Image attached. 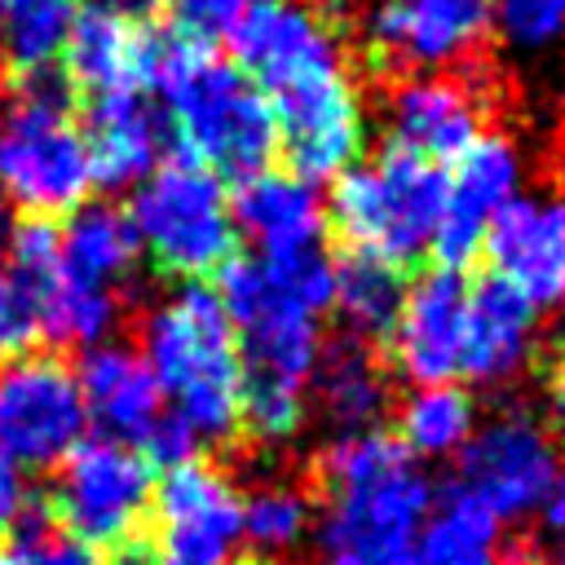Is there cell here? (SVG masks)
I'll list each match as a JSON object with an SVG mask.
<instances>
[{
	"mask_svg": "<svg viewBox=\"0 0 565 565\" xmlns=\"http://www.w3.org/2000/svg\"><path fill=\"white\" fill-rule=\"evenodd\" d=\"M146 88L168 106L172 132L190 163L216 177H256L278 154V124L265 93L207 44L177 31L150 35Z\"/></svg>",
	"mask_w": 565,
	"mask_h": 565,
	"instance_id": "cell-2",
	"label": "cell"
},
{
	"mask_svg": "<svg viewBox=\"0 0 565 565\" xmlns=\"http://www.w3.org/2000/svg\"><path fill=\"white\" fill-rule=\"evenodd\" d=\"M0 31H4V0H0Z\"/></svg>",
	"mask_w": 565,
	"mask_h": 565,
	"instance_id": "cell-44",
	"label": "cell"
},
{
	"mask_svg": "<svg viewBox=\"0 0 565 565\" xmlns=\"http://www.w3.org/2000/svg\"><path fill=\"white\" fill-rule=\"evenodd\" d=\"M516 565H534V561H516Z\"/></svg>",
	"mask_w": 565,
	"mask_h": 565,
	"instance_id": "cell-46",
	"label": "cell"
},
{
	"mask_svg": "<svg viewBox=\"0 0 565 565\" xmlns=\"http://www.w3.org/2000/svg\"><path fill=\"white\" fill-rule=\"evenodd\" d=\"M102 565H154V543H141V539L132 534V539L115 543V556L102 561Z\"/></svg>",
	"mask_w": 565,
	"mask_h": 565,
	"instance_id": "cell-38",
	"label": "cell"
},
{
	"mask_svg": "<svg viewBox=\"0 0 565 565\" xmlns=\"http://www.w3.org/2000/svg\"><path fill=\"white\" fill-rule=\"evenodd\" d=\"M119 291H97V287H71L57 278L53 287V305H49V335L44 340H62V344H106L115 322H119Z\"/></svg>",
	"mask_w": 565,
	"mask_h": 565,
	"instance_id": "cell-33",
	"label": "cell"
},
{
	"mask_svg": "<svg viewBox=\"0 0 565 565\" xmlns=\"http://www.w3.org/2000/svg\"><path fill=\"white\" fill-rule=\"evenodd\" d=\"M97 9H106L124 22H146L154 9H163V0H97Z\"/></svg>",
	"mask_w": 565,
	"mask_h": 565,
	"instance_id": "cell-39",
	"label": "cell"
},
{
	"mask_svg": "<svg viewBox=\"0 0 565 565\" xmlns=\"http://www.w3.org/2000/svg\"><path fill=\"white\" fill-rule=\"evenodd\" d=\"M26 521V486L13 463L0 459V534Z\"/></svg>",
	"mask_w": 565,
	"mask_h": 565,
	"instance_id": "cell-37",
	"label": "cell"
},
{
	"mask_svg": "<svg viewBox=\"0 0 565 565\" xmlns=\"http://www.w3.org/2000/svg\"><path fill=\"white\" fill-rule=\"evenodd\" d=\"M415 565H503L499 561V516L472 499L463 486L433 494L419 530Z\"/></svg>",
	"mask_w": 565,
	"mask_h": 565,
	"instance_id": "cell-28",
	"label": "cell"
},
{
	"mask_svg": "<svg viewBox=\"0 0 565 565\" xmlns=\"http://www.w3.org/2000/svg\"><path fill=\"white\" fill-rule=\"evenodd\" d=\"M154 565H230L243 543V494L207 459H181L154 481Z\"/></svg>",
	"mask_w": 565,
	"mask_h": 565,
	"instance_id": "cell-13",
	"label": "cell"
},
{
	"mask_svg": "<svg viewBox=\"0 0 565 565\" xmlns=\"http://www.w3.org/2000/svg\"><path fill=\"white\" fill-rule=\"evenodd\" d=\"M455 459L459 486L481 499L499 516V525L543 512L547 490L565 468L552 433L530 415H499L490 424H477Z\"/></svg>",
	"mask_w": 565,
	"mask_h": 565,
	"instance_id": "cell-12",
	"label": "cell"
},
{
	"mask_svg": "<svg viewBox=\"0 0 565 565\" xmlns=\"http://www.w3.org/2000/svg\"><path fill=\"white\" fill-rule=\"evenodd\" d=\"M230 565H269V561H260V556H247V561H230Z\"/></svg>",
	"mask_w": 565,
	"mask_h": 565,
	"instance_id": "cell-43",
	"label": "cell"
},
{
	"mask_svg": "<svg viewBox=\"0 0 565 565\" xmlns=\"http://www.w3.org/2000/svg\"><path fill=\"white\" fill-rule=\"evenodd\" d=\"M75 18H79L75 0H4L0 49L9 53V66L18 75L49 71L62 57Z\"/></svg>",
	"mask_w": 565,
	"mask_h": 565,
	"instance_id": "cell-30",
	"label": "cell"
},
{
	"mask_svg": "<svg viewBox=\"0 0 565 565\" xmlns=\"http://www.w3.org/2000/svg\"><path fill=\"white\" fill-rule=\"evenodd\" d=\"M556 172H561V185H565V141H561V154H556Z\"/></svg>",
	"mask_w": 565,
	"mask_h": 565,
	"instance_id": "cell-42",
	"label": "cell"
},
{
	"mask_svg": "<svg viewBox=\"0 0 565 565\" xmlns=\"http://www.w3.org/2000/svg\"><path fill=\"white\" fill-rule=\"evenodd\" d=\"M556 230H561V300H565V199L556 203Z\"/></svg>",
	"mask_w": 565,
	"mask_h": 565,
	"instance_id": "cell-41",
	"label": "cell"
},
{
	"mask_svg": "<svg viewBox=\"0 0 565 565\" xmlns=\"http://www.w3.org/2000/svg\"><path fill=\"white\" fill-rule=\"evenodd\" d=\"M141 362L163 406L199 437L230 441L238 433L243 358L234 327L207 282H185L141 318Z\"/></svg>",
	"mask_w": 565,
	"mask_h": 565,
	"instance_id": "cell-4",
	"label": "cell"
},
{
	"mask_svg": "<svg viewBox=\"0 0 565 565\" xmlns=\"http://www.w3.org/2000/svg\"><path fill=\"white\" fill-rule=\"evenodd\" d=\"M362 40L402 75H455L490 44V0H366Z\"/></svg>",
	"mask_w": 565,
	"mask_h": 565,
	"instance_id": "cell-11",
	"label": "cell"
},
{
	"mask_svg": "<svg viewBox=\"0 0 565 565\" xmlns=\"http://www.w3.org/2000/svg\"><path fill=\"white\" fill-rule=\"evenodd\" d=\"M309 388L318 393L322 415L340 433L380 428V415L388 406V375H384L380 358L371 353V344H362L353 335L322 344L318 366L309 375Z\"/></svg>",
	"mask_w": 565,
	"mask_h": 565,
	"instance_id": "cell-26",
	"label": "cell"
},
{
	"mask_svg": "<svg viewBox=\"0 0 565 565\" xmlns=\"http://www.w3.org/2000/svg\"><path fill=\"white\" fill-rule=\"evenodd\" d=\"M0 190L40 221L75 212L93 190L88 146L71 119V79L53 66L18 75L0 115Z\"/></svg>",
	"mask_w": 565,
	"mask_h": 565,
	"instance_id": "cell-6",
	"label": "cell"
},
{
	"mask_svg": "<svg viewBox=\"0 0 565 565\" xmlns=\"http://www.w3.org/2000/svg\"><path fill=\"white\" fill-rule=\"evenodd\" d=\"M212 291L234 327L243 380H274L309 393V375L327 344L318 318L331 309V260L322 252L300 260L230 256Z\"/></svg>",
	"mask_w": 565,
	"mask_h": 565,
	"instance_id": "cell-3",
	"label": "cell"
},
{
	"mask_svg": "<svg viewBox=\"0 0 565 565\" xmlns=\"http://www.w3.org/2000/svg\"><path fill=\"white\" fill-rule=\"evenodd\" d=\"M477 433V402L463 384L411 388L397 406L393 437L411 459H455Z\"/></svg>",
	"mask_w": 565,
	"mask_h": 565,
	"instance_id": "cell-29",
	"label": "cell"
},
{
	"mask_svg": "<svg viewBox=\"0 0 565 565\" xmlns=\"http://www.w3.org/2000/svg\"><path fill=\"white\" fill-rule=\"evenodd\" d=\"M128 225L137 234L141 256L181 282H203L221 274L234 256V216L225 181L190 159L159 163L128 203Z\"/></svg>",
	"mask_w": 565,
	"mask_h": 565,
	"instance_id": "cell-7",
	"label": "cell"
},
{
	"mask_svg": "<svg viewBox=\"0 0 565 565\" xmlns=\"http://www.w3.org/2000/svg\"><path fill=\"white\" fill-rule=\"evenodd\" d=\"M4 565H102V556L84 539H75L62 525H49L44 516H35V525H22V534L13 543V556Z\"/></svg>",
	"mask_w": 565,
	"mask_h": 565,
	"instance_id": "cell-35",
	"label": "cell"
},
{
	"mask_svg": "<svg viewBox=\"0 0 565 565\" xmlns=\"http://www.w3.org/2000/svg\"><path fill=\"white\" fill-rule=\"evenodd\" d=\"M75 380H79V397H84L88 419L110 441L141 446L168 411L150 366L141 362V353L132 344H115V340L93 344L84 353Z\"/></svg>",
	"mask_w": 565,
	"mask_h": 565,
	"instance_id": "cell-21",
	"label": "cell"
},
{
	"mask_svg": "<svg viewBox=\"0 0 565 565\" xmlns=\"http://www.w3.org/2000/svg\"><path fill=\"white\" fill-rule=\"evenodd\" d=\"M234 66L269 97L349 71L344 40L313 0H256L230 31Z\"/></svg>",
	"mask_w": 565,
	"mask_h": 565,
	"instance_id": "cell-10",
	"label": "cell"
},
{
	"mask_svg": "<svg viewBox=\"0 0 565 565\" xmlns=\"http://www.w3.org/2000/svg\"><path fill=\"white\" fill-rule=\"evenodd\" d=\"M137 234L128 212L110 203H79L66 225L57 230V278L71 287L124 291L128 274L137 269Z\"/></svg>",
	"mask_w": 565,
	"mask_h": 565,
	"instance_id": "cell-24",
	"label": "cell"
},
{
	"mask_svg": "<svg viewBox=\"0 0 565 565\" xmlns=\"http://www.w3.org/2000/svg\"><path fill=\"white\" fill-rule=\"evenodd\" d=\"M88 428L79 380L62 358L22 353L0 362V459L18 472L57 468Z\"/></svg>",
	"mask_w": 565,
	"mask_h": 565,
	"instance_id": "cell-9",
	"label": "cell"
},
{
	"mask_svg": "<svg viewBox=\"0 0 565 565\" xmlns=\"http://www.w3.org/2000/svg\"><path fill=\"white\" fill-rule=\"evenodd\" d=\"M313 525L309 494L287 486V481H265L243 494V539L265 556L291 552Z\"/></svg>",
	"mask_w": 565,
	"mask_h": 565,
	"instance_id": "cell-31",
	"label": "cell"
},
{
	"mask_svg": "<svg viewBox=\"0 0 565 565\" xmlns=\"http://www.w3.org/2000/svg\"><path fill=\"white\" fill-rule=\"evenodd\" d=\"M57 468L53 512L66 534L84 539L88 547L132 539L154 499V468L137 446L93 437L79 441Z\"/></svg>",
	"mask_w": 565,
	"mask_h": 565,
	"instance_id": "cell-8",
	"label": "cell"
},
{
	"mask_svg": "<svg viewBox=\"0 0 565 565\" xmlns=\"http://www.w3.org/2000/svg\"><path fill=\"white\" fill-rule=\"evenodd\" d=\"M463 327H468V282L450 269H428L424 278L406 282L402 313L388 331L393 366L424 384H455L463 375Z\"/></svg>",
	"mask_w": 565,
	"mask_h": 565,
	"instance_id": "cell-16",
	"label": "cell"
},
{
	"mask_svg": "<svg viewBox=\"0 0 565 565\" xmlns=\"http://www.w3.org/2000/svg\"><path fill=\"white\" fill-rule=\"evenodd\" d=\"M84 146H88L93 185H106V190L141 185L163 163L168 124L146 102V93H106V97H93L88 106Z\"/></svg>",
	"mask_w": 565,
	"mask_h": 565,
	"instance_id": "cell-22",
	"label": "cell"
},
{
	"mask_svg": "<svg viewBox=\"0 0 565 565\" xmlns=\"http://www.w3.org/2000/svg\"><path fill=\"white\" fill-rule=\"evenodd\" d=\"M543 521L552 534H565V468L556 472L552 490H547V503H543Z\"/></svg>",
	"mask_w": 565,
	"mask_h": 565,
	"instance_id": "cell-40",
	"label": "cell"
},
{
	"mask_svg": "<svg viewBox=\"0 0 565 565\" xmlns=\"http://www.w3.org/2000/svg\"><path fill=\"white\" fill-rule=\"evenodd\" d=\"M441 207L446 168L384 141L371 159H358L331 181L327 225H335L349 252L406 269L428 256Z\"/></svg>",
	"mask_w": 565,
	"mask_h": 565,
	"instance_id": "cell-5",
	"label": "cell"
},
{
	"mask_svg": "<svg viewBox=\"0 0 565 565\" xmlns=\"http://www.w3.org/2000/svg\"><path fill=\"white\" fill-rule=\"evenodd\" d=\"M384 128L393 146L441 168L486 132V102L459 75H397L384 93Z\"/></svg>",
	"mask_w": 565,
	"mask_h": 565,
	"instance_id": "cell-17",
	"label": "cell"
},
{
	"mask_svg": "<svg viewBox=\"0 0 565 565\" xmlns=\"http://www.w3.org/2000/svg\"><path fill=\"white\" fill-rule=\"evenodd\" d=\"M525 185V154L508 132L486 128L446 172V207L433 230L428 256L437 269L463 274L481 256V234Z\"/></svg>",
	"mask_w": 565,
	"mask_h": 565,
	"instance_id": "cell-15",
	"label": "cell"
},
{
	"mask_svg": "<svg viewBox=\"0 0 565 565\" xmlns=\"http://www.w3.org/2000/svg\"><path fill=\"white\" fill-rule=\"evenodd\" d=\"M300 428H305V388L274 380H243L238 433H247L256 446H287Z\"/></svg>",
	"mask_w": 565,
	"mask_h": 565,
	"instance_id": "cell-34",
	"label": "cell"
},
{
	"mask_svg": "<svg viewBox=\"0 0 565 565\" xmlns=\"http://www.w3.org/2000/svg\"><path fill=\"white\" fill-rule=\"evenodd\" d=\"M318 477L327 490L313 534L318 565H415L437 490L388 428L340 433L322 450Z\"/></svg>",
	"mask_w": 565,
	"mask_h": 565,
	"instance_id": "cell-1",
	"label": "cell"
},
{
	"mask_svg": "<svg viewBox=\"0 0 565 565\" xmlns=\"http://www.w3.org/2000/svg\"><path fill=\"white\" fill-rule=\"evenodd\" d=\"M402 296H406L402 269L362 252H344L340 260H331V309L340 313L344 335L353 340L362 344L388 340L402 313Z\"/></svg>",
	"mask_w": 565,
	"mask_h": 565,
	"instance_id": "cell-27",
	"label": "cell"
},
{
	"mask_svg": "<svg viewBox=\"0 0 565 565\" xmlns=\"http://www.w3.org/2000/svg\"><path fill=\"white\" fill-rule=\"evenodd\" d=\"M481 256L490 278L516 287L525 300L556 305L561 300V230L556 203L539 194H516L503 212L490 216L481 234Z\"/></svg>",
	"mask_w": 565,
	"mask_h": 565,
	"instance_id": "cell-20",
	"label": "cell"
},
{
	"mask_svg": "<svg viewBox=\"0 0 565 565\" xmlns=\"http://www.w3.org/2000/svg\"><path fill=\"white\" fill-rule=\"evenodd\" d=\"M539 305L499 278L468 287V327H463V375L477 384H508L534 358Z\"/></svg>",
	"mask_w": 565,
	"mask_h": 565,
	"instance_id": "cell-23",
	"label": "cell"
},
{
	"mask_svg": "<svg viewBox=\"0 0 565 565\" xmlns=\"http://www.w3.org/2000/svg\"><path fill=\"white\" fill-rule=\"evenodd\" d=\"M490 40L512 57H552L565 49V0H490Z\"/></svg>",
	"mask_w": 565,
	"mask_h": 565,
	"instance_id": "cell-32",
	"label": "cell"
},
{
	"mask_svg": "<svg viewBox=\"0 0 565 565\" xmlns=\"http://www.w3.org/2000/svg\"><path fill=\"white\" fill-rule=\"evenodd\" d=\"M146 44H150V35H141L132 22H124L106 9H88L71 26V40L62 49V62H66L62 75L71 84H79L88 97L141 93L146 88Z\"/></svg>",
	"mask_w": 565,
	"mask_h": 565,
	"instance_id": "cell-25",
	"label": "cell"
},
{
	"mask_svg": "<svg viewBox=\"0 0 565 565\" xmlns=\"http://www.w3.org/2000/svg\"><path fill=\"white\" fill-rule=\"evenodd\" d=\"M269 110L278 124V150L287 154V172L313 185L335 181L366 150V106L349 71L278 93L269 97Z\"/></svg>",
	"mask_w": 565,
	"mask_h": 565,
	"instance_id": "cell-14",
	"label": "cell"
},
{
	"mask_svg": "<svg viewBox=\"0 0 565 565\" xmlns=\"http://www.w3.org/2000/svg\"><path fill=\"white\" fill-rule=\"evenodd\" d=\"M256 0H163L172 31L194 40V44H207V49L216 40H230V31L243 22V13Z\"/></svg>",
	"mask_w": 565,
	"mask_h": 565,
	"instance_id": "cell-36",
	"label": "cell"
},
{
	"mask_svg": "<svg viewBox=\"0 0 565 565\" xmlns=\"http://www.w3.org/2000/svg\"><path fill=\"white\" fill-rule=\"evenodd\" d=\"M556 565H565V547H561V556H556Z\"/></svg>",
	"mask_w": 565,
	"mask_h": 565,
	"instance_id": "cell-45",
	"label": "cell"
},
{
	"mask_svg": "<svg viewBox=\"0 0 565 565\" xmlns=\"http://www.w3.org/2000/svg\"><path fill=\"white\" fill-rule=\"evenodd\" d=\"M230 216H234V234L252 243V256L300 260L322 252L327 199L318 194L313 181L287 168H265L256 177H243L238 190L230 194Z\"/></svg>",
	"mask_w": 565,
	"mask_h": 565,
	"instance_id": "cell-18",
	"label": "cell"
},
{
	"mask_svg": "<svg viewBox=\"0 0 565 565\" xmlns=\"http://www.w3.org/2000/svg\"><path fill=\"white\" fill-rule=\"evenodd\" d=\"M57 287V230L22 216L0 234V358H22L49 335Z\"/></svg>",
	"mask_w": 565,
	"mask_h": 565,
	"instance_id": "cell-19",
	"label": "cell"
}]
</instances>
